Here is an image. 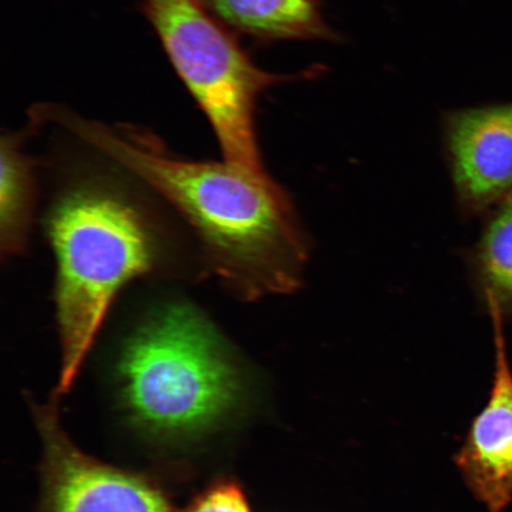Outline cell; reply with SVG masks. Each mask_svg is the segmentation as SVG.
Instances as JSON below:
<instances>
[{"mask_svg":"<svg viewBox=\"0 0 512 512\" xmlns=\"http://www.w3.org/2000/svg\"><path fill=\"white\" fill-rule=\"evenodd\" d=\"M485 304L494 328V382L488 405L473 420L456 463L473 495L490 512H501L512 502V370L503 313L494 300Z\"/></svg>","mask_w":512,"mask_h":512,"instance_id":"52a82bcc","label":"cell"},{"mask_svg":"<svg viewBox=\"0 0 512 512\" xmlns=\"http://www.w3.org/2000/svg\"><path fill=\"white\" fill-rule=\"evenodd\" d=\"M477 284L504 318L512 316V191L491 210L473 256Z\"/></svg>","mask_w":512,"mask_h":512,"instance_id":"30bf717a","label":"cell"},{"mask_svg":"<svg viewBox=\"0 0 512 512\" xmlns=\"http://www.w3.org/2000/svg\"><path fill=\"white\" fill-rule=\"evenodd\" d=\"M47 234L56 258L61 371L56 394L72 388L121 288L149 273L155 235L138 208L114 190L82 185L51 209Z\"/></svg>","mask_w":512,"mask_h":512,"instance_id":"7a4b0ae2","label":"cell"},{"mask_svg":"<svg viewBox=\"0 0 512 512\" xmlns=\"http://www.w3.org/2000/svg\"><path fill=\"white\" fill-rule=\"evenodd\" d=\"M48 512H172L155 486L82 453L55 415L41 412Z\"/></svg>","mask_w":512,"mask_h":512,"instance_id":"5b68a950","label":"cell"},{"mask_svg":"<svg viewBox=\"0 0 512 512\" xmlns=\"http://www.w3.org/2000/svg\"><path fill=\"white\" fill-rule=\"evenodd\" d=\"M118 376L133 418L160 434L208 430L238 403L242 386L226 343L188 304L162 307L128 337Z\"/></svg>","mask_w":512,"mask_h":512,"instance_id":"3957f363","label":"cell"},{"mask_svg":"<svg viewBox=\"0 0 512 512\" xmlns=\"http://www.w3.org/2000/svg\"><path fill=\"white\" fill-rule=\"evenodd\" d=\"M229 29L255 40H334L318 0H201Z\"/></svg>","mask_w":512,"mask_h":512,"instance_id":"ba28073f","label":"cell"},{"mask_svg":"<svg viewBox=\"0 0 512 512\" xmlns=\"http://www.w3.org/2000/svg\"><path fill=\"white\" fill-rule=\"evenodd\" d=\"M445 134L460 208L466 214L494 208L512 191V104L448 114Z\"/></svg>","mask_w":512,"mask_h":512,"instance_id":"8992f818","label":"cell"},{"mask_svg":"<svg viewBox=\"0 0 512 512\" xmlns=\"http://www.w3.org/2000/svg\"><path fill=\"white\" fill-rule=\"evenodd\" d=\"M49 113L168 201L194 229L211 270L239 297L290 294L303 284L309 245L286 192L267 172L179 159L151 134Z\"/></svg>","mask_w":512,"mask_h":512,"instance_id":"6da1fadb","label":"cell"},{"mask_svg":"<svg viewBox=\"0 0 512 512\" xmlns=\"http://www.w3.org/2000/svg\"><path fill=\"white\" fill-rule=\"evenodd\" d=\"M187 512H251L239 485L222 482L211 486Z\"/></svg>","mask_w":512,"mask_h":512,"instance_id":"8fae6325","label":"cell"},{"mask_svg":"<svg viewBox=\"0 0 512 512\" xmlns=\"http://www.w3.org/2000/svg\"><path fill=\"white\" fill-rule=\"evenodd\" d=\"M142 9L179 79L213 127L224 162L266 174L255 130L259 96L303 74L293 78L256 67L232 30L201 0H142Z\"/></svg>","mask_w":512,"mask_h":512,"instance_id":"277c9868","label":"cell"},{"mask_svg":"<svg viewBox=\"0 0 512 512\" xmlns=\"http://www.w3.org/2000/svg\"><path fill=\"white\" fill-rule=\"evenodd\" d=\"M0 146V247L3 255L16 256L28 245L37 192L36 163L22 150V134L4 133Z\"/></svg>","mask_w":512,"mask_h":512,"instance_id":"9c48e42d","label":"cell"}]
</instances>
